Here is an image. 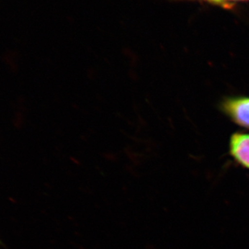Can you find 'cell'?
Returning <instances> with one entry per match:
<instances>
[{
  "instance_id": "obj_1",
  "label": "cell",
  "mask_w": 249,
  "mask_h": 249,
  "mask_svg": "<svg viewBox=\"0 0 249 249\" xmlns=\"http://www.w3.org/2000/svg\"><path fill=\"white\" fill-rule=\"evenodd\" d=\"M222 110L235 124L249 129V97L228 98L222 103Z\"/></svg>"
},
{
  "instance_id": "obj_2",
  "label": "cell",
  "mask_w": 249,
  "mask_h": 249,
  "mask_svg": "<svg viewBox=\"0 0 249 249\" xmlns=\"http://www.w3.org/2000/svg\"><path fill=\"white\" fill-rule=\"evenodd\" d=\"M230 154L244 168L249 169V134L237 132L230 139Z\"/></svg>"
},
{
  "instance_id": "obj_3",
  "label": "cell",
  "mask_w": 249,
  "mask_h": 249,
  "mask_svg": "<svg viewBox=\"0 0 249 249\" xmlns=\"http://www.w3.org/2000/svg\"><path fill=\"white\" fill-rule=\"evenodd\" d=\"M208 1H213L214 3H222L224 2V0H208Z\"/></svg>"
},
{
  "instance_id": "obj_4",
  "label": "cell",
  "mask_w": 249,
  "mask_h": 249,
  "mask_svg": "<svg viewBox=\"0 0 249 249\" xmlns=\"http://www.w3.org/2000/svg\"><path fill=\"white\" fill-rule=\"evenodd\" d=\"M224 1H226V0H224Z\"/></svg>"
}]
</instances>
